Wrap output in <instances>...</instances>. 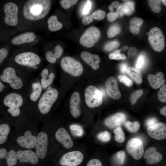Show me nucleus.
Returning <instances> with one entry per match:
<instances>
[{"label":"nucleus","mask_w":166,"mask_h":166,"mask_svg":"<svg viewBox=\"0 0 166 166\" xmlns=\"http://www.w3.org/2000/svg\"><path fill=\"white\" fill-rule=\"evenodd\" d=\"M49 0H30L25 4L23 10L25 17L35 20L42 18L49 13L51 7Z\"/></svg>","instance_id":"obj_1"},{"label":"nucleus","mask_w":166,"mask_h":166,"mask_svg":"<svg viewBox=\"0 0 166 166\" xmlns=\"http://www.w3.org/2000/svg\"><path fill=\"white\" fill-rule=\"evenodd\" d=\"M58 95V92L56 89L49 87L38 101V107L40 112L42 114L49 113Z\"/></svg>","instance_id":"obj_2"},{"label":"nucleus","mask_w":166,"mask_h":166,"mask_svg":"<svg viewBox=\"0 0 166 166\" xmlns=\"http://www.w3.org/2000/svg\"><path fill=\"white\" fill-rule=\"evenodd\" d=\"M24 99L22 96L17 92H12L6 95L3 100L4 105L8 107L7 111L14 117L21 113L20 107L23 105Z\"/></svg>","instance_id":"obj_3"},{"label":"nucleus","mask_w":166,"mask_h":166,"mask_svg":"<svg viewBox=\"0 0 166 166\" xmlns=\"http://www.w3.org/2000/svg\"><path fill=\"white\" fill-rule=\"evenodd\" d=\"M0 79L3 82L8 84L15 90H20L23 86V80L17 75L14 69L11 67L5 69L3 74L0 75Z\"/></svg>","instance_id":"obj_4"},{"label":"nucleus","mask_w":166,"mask_h":166,"mask_svg":"<svg viewBox=\"0 0 166 166\" xmlns=\"http://www.w3.org/2000/svg\"><path fill=\"white\" fill-rule=\"evenodd\" d=\"M61 64L63 70L72 76L78 77L82 73L83 68L81 64L73 58L64 57L61 60Z\"/></svg>","instance_id":"obj_5"},{"label":"nucleus","mask_w":166,"mask_h":166,"mask_svg":"<svg viewBox=\"0 0 166 166\" xmlns=\"http://www.w3.org/2000/svg\"><path fill=\"white\" fill-rule=\"evenodd\" d=\"M101 35V32L98 28L94 26H90L80 37V43L85 47H92L98 41Z\"/></svg>","instance_id":"obj_6"},{"label":"nucleus","mask_w":166,"mask_h":166,"mask_svg":"<svg viewBox=\"0 0 166 166\" xmlns=\"http://www.w3.org/2000/svg\"><path fill=\"white\" fill-rule=\"evenodd\" d=\"M85 103L90 108H93L100 105L103 101L102 94L96 87L90 85L87 87L85 91Z\"/></svg>","instance_id":"obj_7"},{"label":"nucleus","mask_w":166,"mask_h":166,"mask_svg":"<svg viewBox=\"0 0 166 166\" xmlns=\"http://www.w3.org/2000/svg\"><path fill=\"white\" fill-rule=\"evenodd\" d=\"M148 39L152 49L157 52L162 51L165 46L164 38L161 29L154 27L150 30Z\"/></svg>","instance_id":"obj_8"},{"label":"nucleus","mask_w":166,"mask_h":166,"mask_svg":"<svg viewBox=\"0 0 166 166\" xmlns=\"http://www.w3.org/2000/svg\"><path fill=\"white\" fill-rule=\"evenodd\" d=\"M14 61L19 65L34 67L40 63L41 59L36 54L28 52L20 53L17 55L15 57Z\"/></svg>","instance_id":"obj_9"},{"label":"nucleus","mask_w":166,"mask_h":166,"mask_svg":"<svg viewBox=\"0 0 166 166\" xmlns=\"http://www.w3.org/2000/svg\"><path fill=\"white\" fill-rule=\"evenodd\" d=\"M126 148L128 153L136 160L141 159L144 153L143 143L138 138L130 139L127 143Z\"/></svg>","instance_id":"obj_10"},{"label":"nucleus","mask_w":166,"mask_h":166,"mask_svg":"<svg viewBox=\"0 0 166 166\" xmlns=\"http://www.w3.org/2000/svg\"><path fill=\"white\" fill-rule=\"evenodd\" d=\"M3 10L5 23L10 26H16L18 22V8L17 5L12 2H8L4 5Z\"/></svg>","instance_id":"obj_11"},{"label":"nucleus","mask_w":166,"mask_h":166,"mask_svg":"<svg viewBox=\"0 0 166 166\" xmlns=\"http://www.w3.org/2000/svg\"><path fill=\"white\" fill-rule=\"evenodd\" d=\"M84 158L83 154L79 151L68 152L63 155L59 161L61 166H77L82 161Z\"/></svg>","instance_id":"obj_12"},{"label":"nucleus","mask_w":166,"mask_h":166,"mask_svg":"<svg viewBox=\"0 0 166 166\" xmlns=\"http://www.w3.org/2000/svg\"><path fill=\"white\" fill-rule=\"evenodd\" d=\"M48 138L47 134L45 132H39L37 136L35 146L36 153L38 158L44 159L47 151Z\"/></svg>","instance_id":"obj_13"},{"label":"nucleus","mask_w":166,"mask_h":166,"mask_svg":"<svg viewBox=\"0 0 166 166\" xmlns=\"http://www.w3.org/2000/svg\"><path fill=\"white\" fill-rule=\"evenodd\" d=\"M147 132L152 138L158 140L166 138V125L163 122L157 123L154 125L148 127Z\"/></svg>","instance_id":"obj_14"},{"label":"nucleus","mask_w":166,"mask_h":166,"mask_svg":"<svg viewBox=\"0 0 166 166\" xmlns=\"http://www.w3.org/2000/svg\"><path fill=\"white\" fill-rule=\"evenodd\" d=\"M36 139L37 137L32 135L31 131L28 130L25 132L23 135L18 137L16 141L22 148L30 149L35 147Z\"/></svg>","instance_id":"obj_15"},{"label":"nucleus","mask_w":166,"mask_h":166,"mask_svg":"<svg viewBox=\"0 0 166 166\" xmlns=\"http://www.w3.org/2000/svg\"><path fill=\"white\" fill-rule=\"evenodd\" d=\"M106 91L108 96L114 100H118L121 97L117 81L113 77L108 78L105 82Z\"/></svg>","instance_id":"obj_16"},{"label":"nucleus","mask_w":166,"mask_h":166,"mask_svg":"<svg viewBox=\"0 0 166 166\" xmlns=\"http://www.w3.org/2000/svg\"><path fill=\"white\" fill-rule=\"evenodd\" d=\"M18 159L22 163L36 164L39 161L38 156L34 151L29 150H18L17 152Z\"/></svg>","instance_id":"obj_17"},{"label":"nucleus","mask_w":166,"mask_h":166,"mask_svg":"<svg viewBox=\"0 0 166 166\" xmlns=\"http://www.w3.org/2000/svg\"><path fill=\"white\" fill-rule=\"evenodd\" d=\"M56 138L64 147L69 149L73 145L71 137L66 129L63 128H59L55 134Z\"/></svg>","instance_id":"obj_18"},{"label":"nucleus","mask_w":166,"mask_h":166,"mask_svg":"<svg viewBox=\"0 0 166 166\" xmlns=\"http://www.w3.org/2000/svg\"><path fill=\"white\" fill-rule=\"evenodd\" d=\"M80 97L79 93L74 92L72 95L69 101V108L71 114L75 118H78L80 115Z\"/></svg>","instance_id":"obj_19"},{"label":"nucleus","mask_w":166,"mask_h":166,"mask_svg":"<svg viewBox=\"0 0 166 166\" xmlns=\"http://www.w3.org/2000/svg\"><path fill=\"white\" fill-rule=\"evenodd\" d=\"M144 157L148 164H152L159 162L162 160L163 157L162 154L157 151L156 147H151L145 151Z\"/></svg>","instance_id":"obj_20"},{"label":"nucleus","mask_w":166,"mask_h":166,"mask_svg":"<svg viewBox=\"0 0 166 166\" xmlns=\"http://www.w3.org/2000/svg\"><path fill=\"white\" fill-rule=\"evenodd\" d=\"M125 115L122 113H117L106 118L105 124L110 128H114L122 124L125 121Z\"/></svg>","instance_id":"obj_21"},{"label":"nucleus","mask_w":166,"mask_h":166,"mask_svg":"<svg viewBox=\"0 0 166 166\" xmlns=\"http://www.w3.org/2000/svg\"><path fill=\"white\" fill-rule=\"evenodd\" d=\"M81 56L82 60L93 69L97 70L99 68L100 58L98 55L83 51L81 53Z\"/></svg>","instance_id":"obj_22"},{"label":"nucleus","mask_w":166,"mask_h":166,"mask_svg":"<svg viewBox=\"0 0 166 166\" xmlns=\"http://www.w3.org/2000/svg\"><path fill=\"white\" fill-rule=\"evenodd\" d=\"M5 159L8 166H14L17 161V152L14 150L7 151L5 148L0 149V159Z\"/></svg>","instance_id":"obj_23"},{"label":"nucleus","mask_w":166,"mask_h":166,"mask_svg":"<svg viewBox=\"0 0 166 166\" xmlns=\"http://www.w3.org/2000/svg\"><path fill=\"white\" fill-rule=\"evenodd\" d=\"M35 38L36 35L34 33L26 32L15 37L11 40V42L14 45H19L32 42Z\"/></svg>","instance_id":"obj_24"},{"label":"nucleus","mask_w":166,"mask_h":166,"mask_svg":"<svg viewBox=\"0 0 166 166\" xmlns=\"http://www.w3.org/2000/svg\"><path fill=\"white\" fill-rule=\"evenodd\" d=\"M163 73L159 72L155 75H148L147 79L150 85L153 89H156L164 84L165 81Z\"/></svg>","instance_id":"obj_25"},{"label":"nucleus","mask_w":166,"mask_h":166,"mask_svg":"<svg viewBox=\"0 0 166 166\" xmlns=\"http://www.w3.org/2000/svg\"><path fill=\"white\" fill-rule=\"evenodd\" d=\"M42 87L40 82H34L31 85V91L29 98L31 101L35 102L38 101L41 97Z\"/></svg>","instance_id":"obj_26"},{"label":"nucleus","mask_w":166,"mask_h":166,"mask_svg":"<svg viewBox=\"0 0 166 166\" xmlns=\"http://www.w3.org/2000/svg\"><path fill=\"white\" fill-rule=\"evenodd\" d=\"M41 84L43 88L45 89L52 83L54 77V74L52 72L49 75L48 70L47 69H43L41 73Z\"/></svg>","instance_id":"obj_27"},{"label":"nucleus","mask_w":166,"mask_h":166,"mask_svg":"<svg viewBox=\"0 0 166 166\" xmlns=\"http://www.w3.org/2000/svg\"><path fill=\"white\" fill-rule=\"evenodd\" d=\"M54 53L49 51L46 53V57L47 60L50 63H54L56 59L59 58L63 52L62 47L59 45L56 46L54 49Z\"/></svg>","instance_id":"obj_28"},{"label":"nucleus","mask_w":166,"mask_h":166,"mask_svg":"<svg viewBox=\"0 0 166 166\" xmlns=\"http://www.w3.org/2000/svg\"><path fill=\"white\" fill-rule=\"evenodd\" d=\"M143 22V20L139 18L134 17L130 21L129 28L130 32L134 34H138L140 28Z\"/></svg>","instance_id":"obj_29"},{"label":"nucleus","mask_w":166,"mask_h":166,"mask_svg":"<svg viewBox=\"0 0 166 166\" xmlns=\"http://www.w3.org/2000/svg\"><path fill=\"white\" fill-rule=\"evenodd\" d=\"M135 4L133 2L128 1L125 2L122 5L119 14L120 16L124 14L130 15L134 11Z\"/></svg>","instance_id":"obj_30"},{"label":"nucleus","mask_w":166,"mask_h":166,"mask_svg":"<svg viewBox=\"0 0 166 166\" xmlns=\"http://www.w3.org/2000/svg\"><path fill=\"white\" fill-rule=\"evenodd\" d=\"M126 72L136 83L140 84L142 82V74L139 69L133 67H129L128 68Z\"/></svg>","instance_id":"obj_31"},{"label":"nucleus","mask_w":166,"mask_h":166,"mask_svg":"<svg viewBox=\"0 0 166 166\" xmlns=\"http://www.w3.org/2000/svg\"><path fill=\"white\" fill-rule=\"evenodd\" d=\"M48 28L51 31H56L60 30L62 27V24L57 20V17L52 15L48 19Z\"/></svg>","instance_id":"obj_32"},{"label":"nucleus","mask_w":166,"mask_h":166,"mask_svg":"<svg viewBox=\"0 0 166 166\" xmlns=\"http://www.w3.org/2000/svg\"><path fill=\"white\" fill-rule=\"evenodd\" d=\"M10 131V128L7 124H0V144H2L6 142Z\"/></svg>","instance_id":"obj_33"},{"label":"nucleus","mask_w":166,"mask_h":166,"mask_svg":"<svg viewBox=\"0 0 166 166\" xmlns=\"http://www.w3.org/2000/svg\"><path fill=\"white\" fill-rule=\"evenodd\" d=\"M124 125L128 131L132 132H134L139 129L140 124L137 121L132 122L127 121L125 122Z\"/></svg>","instance_id":"obj_34"},{"label":"nucleus","mask_w":166,"mask_h":166,"mask_svg":"<svg viewBox=\"0 0 166 166\" xmlns=\"http://www.w3.org/2000/svg\"><path fill=\"white\" fill-rule=\"evenodd\" d=\"M114 137L116 141L119 143H122L125 140L124 133L122 128L120 126L116 128L113 130Z\"/></svg>","instance_id":"obj_35"},{"label":"nucleus","mask_w":166,"mask_h":166,"mask_svg":"<svg viewBox=\"0 0 166 166\" xmlns=\"http://www.w3.org/2000/svg\"><path fill=\"white\" fill-rule=\"evenodd\" d=\"M121 31V29L119 26L113 25L109 29L107 32V37L109 38H113L119 34Z\"/></svg>","instance_id":"obj_36"},{"label":"nucleus","mask_w":166,"mask_h":166,"mask_svg":"<svg viewBox=\"0 0 166 166\" xmlns=\"http://www.w3.org/2000/svg\"><path fill=\"white\" fill-rule=\"evenodd\" d=\"M72 133L74 135L77 136H81L83 134V129L80 125L73 124L69 126Z\"/></svg>","instance_id":"obj_37"},{"label":"nucleus","mask_w":166,"mask_h":166,"mask_svg":"<svg viewBox=\"0 0 166 166\" xmlns=\"http://www.w3.org/2000/svg\"><path fill=\"white\" fill-rule=\"evenodd\" d=\"M122 5L117 1L112 2L108 7L110 13L113 14H119V11Z\"/></svg>","instance_id":"obj_38"},{"label":"nucleus","mask_w":166,"mask_h":166,"mask_svg":"<svg viewBox=\"0 0 166 166\" xmlns=\"http://www.w3.org/2000/svg\"><path fill=\"white\" fill-rule=\"evenodd\" d=\"M149 4L152 10L155 12L158 13L161 10L160 1L148 0Z\"/></svg>","instance_id":"obj_39"},{"label":"nucleus","mask_w":166,"mask_h":166,"mask_svg":"<svg viewBox=\"0 0 166 166\" xmlns=\"http://www.w3.org/2000/svg\"><path fill=\"white\" fill-rule=\"evenodd\" d=\"M77 2V0H61L60 2L61 7L65 10H67L76 4Z\"/></svg>","instance_id":"obj_40"},{"label":"nucleus","mask_w":166,"mask_h":166,"mask_svg":"<svg viewBox=\"0 0 166 166\" xmlns=\"http://www.w3.org/2000/svg\"><path fill=\"white\" fill-rule=\"evenodd\" d=\"M97 136L99 140L104 142L109 141L111 138L109 132L106 130L99 133Z\"/></svg>","instance_id":"obj_41"},{"label":"nucleus","mask_w":166,"mask_h":166,"mask_svg":"<svg viewBox=\"0 0 166 166\" xmlns=\"http://www.w3.org/2000/svg\"><path fill=\"white\" fill-rule=\"evenodd\" d=\"M158 98L161 102H165L166 101V85H164L160 89L158 94Z\"/></svg>","instance_id":"obj_42"},{"label":"nucleus","mask_w":166,"mask_h":166,"mask_svg":"<svg viewBox=\"0 0 166 166\" xmlns=\"http://www.w3.org/2000/svg\"><path fill=\"white\" fill-rule=\"evenodd\" d=\"M125 157V153L123 151H120L117 152L116 155V159L117 164L120 165L124 164Z\"/></svg>","instance_id":"obj_43"},{"label":"nucleus","mask_w":166,"mask_h":166,"mask_svg":"<svg viewBox=\"0 0 166 166\" xmlns=\"http://www.w3.org/2000/svg\"><path fill=\"white\" fill-rule=\"evenodd\" d=\"M92 15L93 18L100 20L104 18L105 15V13L104 11L99 9L94 12Z\"/></svg>","instance_id":"obj_44"},{"label":"nucleus","mask_w":166,"mask_h":166,"mask_svg":"<svg viewBox=\"0 0 166 166\" xmlns=\"http://www.w3.org/2000/svg\"><path fill=\"white\" fill-rule=\"evenodd\" d=\"M121 51V49H119L115 52L110 54L109 55V58L110 59L116 60L125 59L126 57L124 54H120Z\"/></svg>","instance_id":"obj_45"},{"label":"nucleus","mask_w":166,"mask_h":166,"mask_svg":"<svg viewBox=\"0 0 166 166\" xmlns=\"http://www.w3.org/2000/svg\"><path fill=\"white\" fill-rule=\"evenodd\" d=\"M143 93V91L139 89L134 92L131 95L130 99L131 103L134 105L135 103L138 98L140 97Z\"/></svg>","instance_id":"obj_46"},{"label":"nucleus","mask_w":166,"mask_h":166,"mask_svg":"<svg viewBox=\"0 0 166 166\" xmlns=\"http://www.w3.org/2000/svg\"><path fill=\"white\" fill-rule=\"evenodd\" d=\"M120 45L119 43L117 41L109 42L105 46V49L107 51H110L118 47Z\"/></svg>","instance_id":"obj_47"},{"label":"nucleus","mask_w":166,"mask_h":166,"mask_svg":"<svg viewBox=\"0 0 166 166\" xmlns=\"http://www.w3.org/2000/svg\"><path fill=\"white\" fill-rule=\"evenodd\" d=\"M119 81L128 86H131L133 84L132 81L125 75H120L118 77Z\"/></svg>","instance_id":"obj_48"},{"label":"nucleus","mask_w":166,"mask_h":166,"mask_svg":"<svg viewBox=\"0 0 166 166\" xmlns=\"http://www.w3.org/2000/svg\"><path fill=\"white\" fill-rule=\"evenodd\" d=\"M144 60L145 58L144 55H140L139 56L136 64V67L137 69H140L142 67L144 63Z\"/></svg>","instance_id":"obj_49"},{"label":"nucleus","mask_w":166,"mask_h":166,"mask_svg":"<svg viewBox=\"0 0 166 166\" xmlns=\"http://www.w3.org/2000/svg\"><path fill=\"white\" fill-rule=\"evenodd\" d=\"M86 166H102L101 162L98 159H92L87 163Z\"/></svg>","instance_id":"obj_50"},{"label":"nucleus","mask_w":166,"mask_h":166,"mask_svg":"<svg viewBox=\"0 0 166 166\" xmlns=\"http://www.w3.org/2000/svg\"><path fill=\"white\" fill-rule=\"evenodd\" d=\"M93 20V17L91 14L84 17L81 20L82 23L84 25H88L91 23Z\"/></svg>","instance_id":"obj_51"},{"label":"nucleus","mask_w":166,"mask_h":166,"mask_svg":"<svg viewBox=\"0 0 166 166\" xmlns=\"http://www.w3.org/2000/svg\"><path fill=\"white\" fill-rule=\"evenodd\" d=\"M8 54L7 50L4 48L0 49V64L3 61Z\"/></svg>","instance_id":"obj_52"},{"label":"nucleus","mask_w":166,"mask_h":166,"mask_svg":"<svg viewBox=\"0 0 166 166\" xmlns=\"http://www.w3.org/2000/svg\"><path fill=\"white\" fill-rule=\"evenodd\" d=\"M157 120L155 117H152L148 119L146 122V124L148 127L154 125L157 123Z\"/></svg>","instance_id":"obj_53"},{"label":"nucleus","mask_w":166,"mask_h":166,"mask_svg":"<svg viewBox=\"0 0 166 166\" xmlns=\"http://www.w3.org/2000/svg\"><path fill=\"white\" fill-rule=\"evenodd\" d=\"M91 7V3L90 1L88 0L84 8L83 13L84 15L87 14L90 10Z\"/></svg>","instance_id":"obj_54"},{"label":"nucleus","mask_w":166,"mask_h":166,"mask_svg":"<svg viewBox=\"0 0 166 166\" xmlns=\"http://www.w3.org/2000/svg\"><path fill=\"white\" fill-rule=\"evenodd\" d=\"M118 15V14L108 13L107 15V20L110 22H112L117 18Z\"/></svg>","instance_id":"obj_55"},{"label":"nucleus","mask_w":166,"mask_h":166,"mask_svg":"<svg viewBox=\"0 0 166 166\" xmlns=\"http://www.w3.org/2000/svg\"><path fill=\"white\" fill-rule=\"evenodd\" d=\"M137 53L136 47H131L128 49V55L129 57H132L135 55Z\"/></svg>","instance_id":"obj_56"},{"label":"nucleus","mask_w":166,"mask_h":166,"mask_svg":"<svg viewBox=\"0 0 166 166\" xmlns=\"http://www.w3.org/2000/svg\"><path fill=\"white\" fill-rule=\"evenodd\" d=\"M127 65L125 63L121 64L120 65V71L122 73H125L127 69Z\"/></svg>","instance_id":"obj_57"},{"label":"nucleus","mask_w":166,"mask_h":166,"mask_svg":"<svg viewBox=\"0 0 166 166\" xmlns=\"http://www.w3.org/2000/svg\"><path fill=\"white\" fill-rule=\"evenodd\" d=\"M160 113L165 116H166V107H163L160 110Z\"/></svg>","instance_id":"obj_58"},{"label":"nucleus","mask_w":166,"mask_h":166,"mask_svg":"<svg viewBox=\"0 0 166 166\" xmlns=\"http://www.w3.org/2000/svg\"><path fill=\"white\" fill-rule=\"evenodd\" d=\"M5 86L3 83L0 81V93L2 92L4 90Z\"/></svg>","instance_id":"obj_59"},{"label":"nucleus","mask_w":166,"mask_h":166,"mask_svg":"<svg viewBox=\"0 0 166 166\" xmlns=\"http://www.w3.org/2000/svg\"><path fill=\"white\" fill-rule=\"evenodd\" d=\"M100 91V92H101L102 94V97L105 96V90L103 89H101Z\"/></svg>","instance_id":"obj_60"},{"label":"nucleus","mask_w":166,"mask_h":166,"mask_svg":"<svg viewBox=\"0 0 166 166\" xmlns=\"http://www.w3.org/2000/svg\"><path fill=\"white\" fill-rule=\"evenodd\" d=\"M128 46H123L121 48V50H125L126 49H128Z\"/></svg>","instance_id":"obj_61"},{"label":"nucleus","mask_w":166,"mask_h":166,"mask_svg":"<svg viewBox=\"0 0 166 166\" xmlns=\"http://www.w3.org/2000/svg\"><path fill=\"white\" fill-rule=\"evenodd\" d=\"M161 1L164 3V5L166 6V1L164 0H161Z\"/></svg>","instance_id":"obj_62"}]
</instances>
